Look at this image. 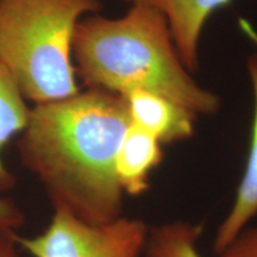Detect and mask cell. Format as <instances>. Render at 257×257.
I'll return each instance as SVG.
<instances>
[{"label": "cell", "mask_w": 257, "mask_h": 257, "mask_svg": "<svg viewBox=\"0 0 257 257\" xmlns=\"http://www.w3.org/2000/svg\"><path fill=\"white\" fill-rule=\"evenodd\" d=\"M100 0H0V62L34 105L80 91L73 62L76 25Z\"/></svg>", "instance_id": "3957f363"}, {"label": "cell", "mask_w": 257, "mask_h": 257, "mask_svg": "<svg viewBox=\"0 0 257 257\" xmlns=\"http://www.w3.org/2000/svg\"><path fill=\"white\" fill-rule=\"evenodd\" d=\"M27 101L17 82L0 62V191H9L16 182L14 175L6 168L2 154L6 144L18 136L28 123L30 106ZM24 219L14 201L0 197V230L17 232Z\"/></svg>", "instance_id": "5b68a950"}, {"label": "cell", "mask_w": 257, "mask_h": 257, "mask_svg": "<svg viewBox=\"0 0 257 257\" xmlns=\"http://www.w3.org/2000/svg\"><path fill=\"white\" fill-rule=\"evenodd\" d=\"M128 125L123 95L87 88L31 106L18 135V154L54 211L89 224L110 223L123 216L115 156Z\"/></svg>", "instance_id": "6da1fadb"}, {"label": "cell", "mask_w": 257, "mask_h": 257, "mask_svg": "<svg viewBox=\"0 0 257 257\" xmlns=\"http://www.w3.org/2000/svg\"><path fill=\"white\" fill-rule=\"evenodd\" d=\"M14 231L0 230V257H21Z\"/></svg>", "instance_id": "7c38bea8"}, {"label": "cell", "mask_w": 257, "mask_h": 257, "mask_svg": "<svg viewBox=\"0 0 257 257\" xmlns=\"http://www.w3.org/2000/svg\"><path fill=\"white\" fill-rule=\"evenodd\" d=\"M123 96L130 123L152 135L161 144L181 142L194 135L198 117L166 96L142 89Z\"/></svg>", "instance_id": "52a82bcc"}, {"label": "cell", "mask_w": 257, "mask_h": 257, "mask_svg": "<svg viewBox=\"0 0 257 257\" xmlns=\"http://www.w3.org/2000/svg\"><path fill=\"white\" fill-rule=\"evenodd\" d=\"M162 161V144L130 123L115 156V175L124 194L136 197L146 193L153 170Z\"/></svg>", "instance_id": "9c48e42d"}, {"label": "cell", "mask_w": 257, "mask_h": 257, "mask_svg": "<svg viewBox=\"0 0 257 257\" xmlns=\"http://www.w3.org/2000/svg\"><path fill=\"white\" fill-rule=\"evenodd\" d=\"M160 11L168 22L178 53L188 72L198 69V47L205 24L232 0H124Z\"/></svg>", "instance_id": "8992f818"}, {"label": "cell", "mask_w": 257, "mask_h": 257, "mask_svg": "<svg viewBox=\"0 0 257 257\" xmlns=\"http://www.w3.org/2000/svg\"><path fill=\"white\" fill-rule=\"evenodd\" d=\"M245 30L257 44L255 32L249 27H245ZM248 72L255 99L249 155L233 205L217 230L213 243V249L217 253L223 251L257 214V49L249 56Z\"/></svg>", "instance_id": "ba28073f"}, {"label": "cell", "mask_w": 257, "mask_h": 257, "mask_svg": "<svg viewBox=\"0 0 257 257\" xmlns=\"http://www.w3.org/2000/svg\"><path fill=\"white\" fill-rule=\"evenodd\" d=\"M75 74L87 88L125 95L135 89L156 93L194 114L216 113L219 98L189 76L173 41L167 18L134 4L117 19L91 15L73 38Z\"/></svg>", "instance_id": "7a4b0ae2"}, {"label": "cell", "mask_w": 257, "mask_h": 257, "mask_svg": "<svg viewBox=\"0 0 257 257\" xmlns=\"http://www.w3.org/2000/svg\"><path fill=\"white\" fill-rule=\"evenodd\" d=\"M218 255L219 257H257V226L250 229L245 227Z\"/></svg>", "instance_id": "8fae6325"}, {"label": "cell", "mask_w": 257, "mask_h": 257, "mask_svg": "<svg viewBox=\"0 0 257 257\" xmlns=\"http://www.w3.org/2000/svg\"><path fill=\"white\" fill-rule=\"evenodd\" d=\"M149 231L137 218L89 224L68 212L54 211L42 232L30 237L16 233V242L32 257H141Z\"/></svg>", "instance_id": "277c9868"}, {"label": "cell", "mask_w": 257, "mask_h": 257, "mask_svg": "<svg viewBox=\"0 0 257 257\" xmlns=\"http://www.w3.org/2000/svg\"><path fill=\"white\" fill-rule=\"evenodd\" d=\"M202 232L200 224L176 220L150 229L146 257H201L198 240Z\"/></svg>", "instance_id": "30bf717a"}]
</instances>
